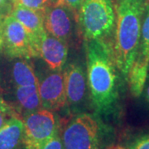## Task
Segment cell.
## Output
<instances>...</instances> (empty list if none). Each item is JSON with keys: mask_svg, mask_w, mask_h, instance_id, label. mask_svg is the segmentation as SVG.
Wrapping results in <instances>:
<instances>
[{"mask_svg": "<svg viewBox=\"0 0 149 149\" xmlns=\"http://www.w3.org/2000/svg\"><path fill=\"white\" fill-rule=\"evenodd\" d=\"M24 126V149H41L59 133L57 118L51 110L40 109L22 118Z\"/></svg>", "mask_w": 149, "mask_h": 149, "instance_id": "cell-6", "label": "cell"}, {"mask_svg": "<svg viewBox=\"0 0 149 149\" xmlns=\"http://www.w3.org/2000/svg\"><path fill=\"white\" fill-rule=\"evenodd\" d=\"M24 148V126L20 117H13L0 128V149Z\"/></svg>", "mask_w": 149, "mask_h": 149, "instance_id": "cell-14", "label": "cell"}, {"mask_svg": "<svg viewBox=\"0 0 149 149\" xmlns=\"http://www.w3.org/2000/svg\"><path fill=\"white\" fill-rule=\"evenodd\" d=\"M14 3L34 10H45L50 4V0H13V4Z\"/></svg>", "mask_w": 149, "mask_h": 149, "instance_id": "cell-17", "label": "cell"}, {"mask_svg": "<svg viewBox=\"0 0 149 149\" xmlns=\"http://www.w3.org/2000/svg\"><path fill=\"white\" fill-rule=\"evenodd\" d=\"M101 125L97 118L82 113L72 118L61 134L65 149H100Z\"/></svg>", "mask_w": 149, "mask_h": 149, "instance_id": "cell-4", "label": "cell"}, {"mask_svg": "<svg viewBox=\"0 0 149 149\" xmlns=\"http://www.w3.org/2000/svg\"><path fill=\"white\" fill-rule=\"evenodd\" d=\"M148 67H149V66H148Z\"/></svg>", "mask_w": 149, "mask_h": 149, "instance_id": "cell-29", "label": "cell"}, {"mask_svg": "<svg viewBox=\"0 0 149 149\" xmlns=\"http://www.w3.org/2000/svg\"><path fill=\"white\" fill-rule=\"evenodd\" d=\"M13 3L10 0H0V16L9 15L13 8Z\"/></svg>", "mask_w": 149, "mask_h": 149, "instance_id": "cell-22", "label": "cell"}, {"mask_svg": "<svg viewBox=\"0 0 149 149\" xmlns=\"http://www.w3.org/2000/svg\"><path fill=\"white\" fill-rule=\"evenodd\" d=\"M11 2H12V3H13V0H10Z\"/></svg>", "mask_w": 149, "mask_h": 149, "instance_id": "cell-28", "label": "cell"}, {"mask_svg": "<svg viewBox=\"0 0 149 149\" xmlns=\"http://www.w3.org/2000/svg\"><path fill=\"white\" fill-rule=\"evenodd\" d=\"M44 11L34 10L14 3L10 15L19 22L30 34L40 41L41 37L46 32L44 27Z\"/></svg>", "mask_w": 149, "mask_h": 149, "instance_id": "cell-13", "label": "cell"}, {"mask_svg": "<svg viewBox=\"0 0 149 149\" xmlns=\"http://www.w3.org/2000/svg\"><path fill=\"white\" fill-rule=\"evenodd\" d=\"M40 41L30 34L12 15H7L3 23L2 51L9 58L31 59L40 56Z\"/></svg>", "mask_w": 149, "mask_h": 149, "instance_id": "cell-5", "label": "cell"}, {"mask_svg": "<svg viewBox=\"0 0 149 149\" xmlns=\"http://www.w3.org/2000/svg\"><path fill=\"white\" fill-rule=\"evenodd\" d=\"M13 117H19L14 109H0V128H3Z\"/></svg>", "mask_w": 149, "mask_h": 149, "instance_id": "cell-20", "label": "cell"}, {"mask_svg": "<svg viewBox=\"0 0 149 149\" xmlns=\"http://www.w3.org/2000/svg\"><path fill=\"white\" fill-rule=\"evenodd\" d=\"M86 74L93 108L99 113L113 110L119 97V80L113 53L107 42L87 41Z\"/></svg>", "mask_w": 149, "mask_h": 149, "instance_id": "cell-1", "label": "cell"}, {"mask_svg": "<svg viewBox=\"0 0 149 149\" xmlns=\"http://www.w3.org/2000/svg\"><path fill=\"white\" fill-rule=\"evenodd\" d=\"M147 3H148L149 4V0H147Z\"/></svg>", "mask_w": 149, "mask_h": 149, "instance_id": "cell-27", "label": "cell"}, {"mask_svg": "<svg viewBox=\"0 0 149 149\" xmlns=\"http://www.w3.org/2000/svg\"><path fill=\"white\" fill-rule=\"evenodd\" d=\"M143 95V97L146 102L149 104V72L148 74V77H147V80H146L145 85H144Z\"/></svg>", "mask_w": 149, "mask_h": 149, "instance_id": "cell-23", "label": "cell"}, {"mask_svg": "<svg viewBox=\"0 0 149 149\" xmlns=\"http://www.w3.org/2000/svg\"><path fill=\"white\" fill-rule=\"evenodd\" d=\"M78 22L86 42H106L115 25L112 0H85L79 9Z\"/></svg>", "mask_w": 149, "mask_h": 149, "instance_id": "cell-3", "label": "cell"}, {"mask_svg": "<svg viewBox=\"0 0 149 149\" xmlns=\"http://www.w3.org/2000/svg\"><path fill=\"white\" fill-rule=\"evenodd\" d=\"M13 109V108H12L10 104L3 99V97L0 95V109Z\"/></svg>", "mask_w": 149, "mask_h": 149, "instance_id": "cell-24", "label": "cell"}, {"mask_svg": "<svg viewBox=\"0 0 149 149\" xmlns=\"http://www.w3.org/2000/svg\"><path fill=\"white\" fill-rule=\"evenodd\" d=\"M41 149H65L61 137L59 133L45 143Z\"/></svg>", "mask_w": 149, "mask_h": 149, "instance_id": "cell-19", "label": "cell"}, {"mask_svg": "<svg viewBox=\"0 0 149 149\" xmlns=\"http://www.w3.org/2000/svg\"><path fill=\"white\" fill-rule=\"evenodd\" d=\"M137 56L149 62V4L146 3Z\"/></svg>", "mask_w": 149, "mask_h": 149, "instance_id": "cell-16", "label": "cell"}, {"mask_svg": "<svg viewBox=\"0 0 149 149\" xmlns=\"http://www.w3.org/2000/svg\"><path fill=\"white\" fill-rule=\"evenodd\" d=\"M2 96L20 118L29 113L42 109L38 85L16 87L5 92Z\"/></svg>", "mask_w": 149, "mask_h": 149, "instance_id": "cell-11", "label": "cell"}, {"mask_svg": "<svg viewBox=\"0 0 149 149\" xmlns=\"http://www.w3.org/2000/svg\"><path fill=\"white\" fill-rule=\"evenodd\" d=\"M149 62L136 56L128 71L127 79L131 94L134 97H140L143 94L144 85L149 70Z\"/></svg>", "mask_w": 149, "mask_h": 149, "instance_id": "cell-15", "label": "cell"}, {"mask_svg": "<svg viewBox=\"0 0 149 149\" xmlns=\"http://www.w3.org/2000/svg\"><path fill=\"white\" fill-rule=\"evenodd\" d=\"M38 91L43 109L56 111L66 105L63 70H51L38 78Z\"/></svg>", "mask_w": 149, "mask_h": 149, "instance_id": "cell-9", "label": "cell"}, {"mask_svg": "<svg viewBox=\"0 0 149 149\" xmlns=\"http://www.w3.org/2000/svg\"><path fill=\"white\" fill-rule=\"evenodd\" d=\"M63 72L66 105L76 111L85 106L90 100L86 71L81 63L73 61L65 67Z\"/></svg>", "mask_w": 149, "mask_h": 149, "instance_id": "cell-8", "label": "cell"}, {"mask_svg": "<svg viewBox=\"0 0 149 149\" xmlns=\"http://www.w3.org/2000/svg\"><path fill=\"white\" fill-rule=\"evenodd\" d=\"M4 17L0 16V53L2 51V42H3V23Z\"/></svg>", "mask_w": 149, "mask_h": 149, "instance_id": "cell-25", "label": "cell"}, {"mask_svg": "<svg viewBox=\"0 0 149 149\" xmlns=\"http://www.w3.org/2000/svg\"><path fill=\"white\" fill-rule=\"evenodd\" d=\"M126 148L128 149H149V133L135 137L127 144Z\"/></svg>", "mask_w": 149, "mask_h": 149, "instance_id": "cell-18", "label": "cell"}, {"mask_svg": "<svg viewBox=\"0 0 149 149\" xmlns=\"http://www.w3.org/2000/svg\"><path fill=\"white\" fill-rule=\"evenodd\" d=\"M146 3L147 0L118 2L112 50L116 66L124 79H127L129 69L137 56Z\"/></svg>", "mask_w": 149, "mask_h": 149, "instance_id": "cell-2", "label": "cell"}, {"mask_svg": "<svg viewBox=\"0 0 149 149\" xmlns=\"http://www.w3.org/2000/svg\"><path fill=\"white\" fill-rule=\"evenodd\" d=\"M109 149H128L127 148H125V147H122V146H119V145H117V146H113V147H112L110 148Z\"/></svg>", "mask_w": 149, "mask_h": 149, "instance_id": "cell-26", "label": "cell"}, {"mask_svg": "<svg viewBox=\"0 0 149 149\" xmlns=\"http://www.w3.org/2000/svg\"><path fill=\"white\" fill-rule=\"evenodd\" d=\"M39 52L50 70H62L68 56V43L45 32L40 38Z\"/></svg>", "mask_w": 149, "mask_h": 149, "instance_id": "cell-12", "label": "cell"}, {"mask_svg": "<svg viewBox=\"0 0 149 149\" xmlns=\"http://www.w3.org/2000/svg\"><path fill=\"white\" fill-rule=\"evenodd\" d=\"M38 85L34 67L28 59L9 58L4 56L0 60V93L1 95L16 87Z\"/></svg>", "mask_w": 149, "mask_h": 149, "instance_id": "cell-7", "label": "cell"}, {"mask_svg": "<svg viewBox=\"0 0 149 149\" xmlns=\"http://www.w3.org/2000/svg\"><path fill=\"white\" fill-rule=\"evenodd\" d=\"M74 12L65 4L55 3L44 11V27L52 36L67 42L73 35L75 17Z\"/></svg>", "mask_w": 149, "mask_h": 149, "instance_id": "cell-10", "label": "cell"}, {"mask_svg": "<svg viewBox=\"0 0 149 149\" xmlns=\"http://www.w3.org/2000/svg\"><path fill=\"white\" fill-rule=\"evenodd\" d=\"M84 1L85 0H56V2L65 4L67 7H69L70 8H71L74 12H75L80 9V6L82 5Z\"/></svg>", "mask_w": 149, "mask_h": 149, "instance_id": "cell-21", "label": "cell"}]
</instances>
